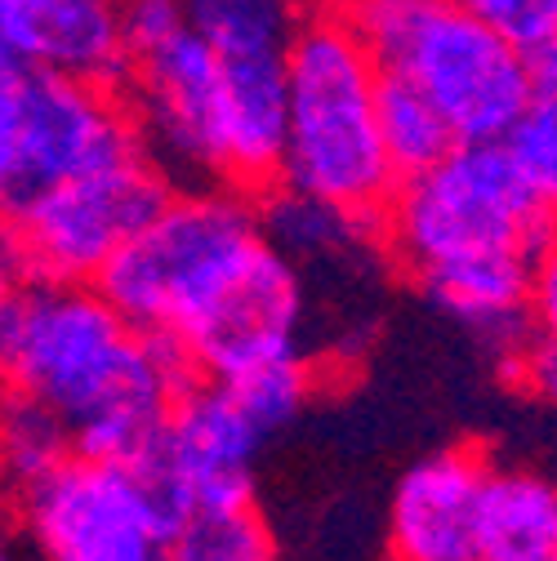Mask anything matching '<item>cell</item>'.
<instances>
[{"mask_svg": "<svg viewBox=\"0 0 557 561\" xmlns=\"http://www.w3.org/2000/svg\"><path fill=\"white\" fill-rule=\"evenodd\" d=\"M5 397L36 401L94 459L148 463L196 379L183 347L134 325L99 280L10 276L0 299Z\"/></svg>", "mask_w": 557, "mask_h": 561, "instance_id": "6da1fadb", "label": "cell"}, {"mask_svg": "<svg viewBox=\"0 0 557 561\" xmlns=\"http://www.w3.org/2000/svg\"><path fill=\"white\" fill-rule=\"evenodd\" d=\"M557 209L509 144H459L401 174L379 215L393 272L504 362L531 339V272Z\"/></svg>", "mask_w": 557, "mask_h": 561, "instance_id": "7a4b0ae2", "label": "cell"}, {"mask_svg": "<svg viewBox=\"0 0 557 561\" xmlns=\"http://www.w3.org/2000/svg\"><path fill=\"white\" fill-rule=\"evenodd\" d=\"M384 62L357 19L312 5L291 45L282 187L379 219L401 174L379 121Z\"/></svg>", "mask_w": 557, "mask_h": 561, "instance_id": "3957f363", "label": "cell"}, {"mask_svg": "<svg viewBox=\"0 0 557 561\" xmlns=\"http://www.w3.org/2000/svg\"><path fill=\"white\" fill-rule=\"evenodd\" d=\"M263 241L259 196L228 183H179L99 286L134 325L179 343Z\"/></svg>", "mask_w": 557, "mask_h": 561, "instance_id": "277c9868", "label": "cell"}, {"mask_svg": "<svg viewBox=\"0 0 557 561\" xmlns=\"http://www.w3.org/2000/svg\"><path fill=\"white\" fill-rule=\"evenodd\" d=\"M388 72L420 85L459 144H504L531 94V54L455 0H388L357 19Z\"/></svg>", "mask_w": 557, "mask_h": 561, "instance_id": "5b68a950", "label": "cell"}, {"mask_svg": "<svg viewBox=\"0 0 557 561\" xmlns=\"http://www.w3.org/2000/svg\"><path fill=\"white\" fill-rule=\"evenodd\" d=\"M14 526L36 561H166L179 508L144 463L62 455L10 481Z\"/></svg>", "mask_w": 557, "mask_h": 561, "instance_id": "8992f818", "label": "cell"}, {"mask_svg": "<svg viewBox=\"0 0 557 561\" xmlns=\"http://www.w3.org/2000/svg\"><path fill=\"white\" fill-rule=\"evenodd\" d=\"M174 187V174L148 152V144L62 179L5 209V272L99 280Z\"/></svg>", "mask_w": 557, "mask_h": 561, "instance_id": "52a82bcc", "label": "cell"}, {"mask_svg": "<svg viewBox=\"0 0 557 561\" xmlns=\"http://www.w3.org/2000/svg\"><path fill=\"white\" fill-rule=\"evenodd\" d=\"M138 144L144 134L116 85L45 72V67H0V201L5 209Z\"/></svg>", "mask_w": 557, "mask_h": 561, "instance_id": "ba28073f", "label": "cell"}, {"mask_svg": "<svg viewBox=\"0 0 557 561\" xmlns=\"http://www.w3.org/2000/svg\"><path fill=\"white\" fill-rule=\"evenodd\" d=\"M148 152L174 183H219L224 174V62L192 19L129 45L121 85Z\"/></svg>", "mask_w": 557, "mask_h": 561, "instance_id": "9c48e42d", "label": "cell"}, {"mask_svg": "<svg viewBox=\"0 0 557 561\" xmlns=\"http://www.w3.org/2000/svg\"><path fill=\"white\" fill-rule=\"evenodd\" d=\"M179 347L201 379H237L295 357L317 362L312 295L299 263L268 237L187 325Z\"/></svg>", "mask_w": 557, "mask_h": 561, "instance_id": "30bf717a", "label": "cell"}, {"mask_svg": "<svg viewBox=\"0 0 557 561\" xmlns=\"http://www.w3.org/2000/svg\"><path fill=\"white\" fill-rule=\"evenodd\" d=\"M272 433L246 405L232 379H192L179 397L157 455L144 463L179 517L205 504L254 500V468Z\"/></svg>", "mask_w": 557, "mask_h": 561, "instance_id": "8fae6325", "label": "cell"}, {"mask_svg": "<svg viewBox=\"0 0 557 561\" xmlns=\"http://www.w3.org/2000/svg\"><path fill=\"white\" fill-rule=\"evenodd\" d=\"M486 472L491 455L481 446H442L414 459L388 500V561H477Z\"/></svg>", "mask_w": 557, "mask_h": 561, "instance_id": "7c38bea8", "label": "cell"}, {"mask_svg": "<svg viewBox=\"0 0 557 561\" xmlns=\"http://www.w3.org/2000/svg\"><path fill=\"white\" fill-rule=\"evenodd\" d=\"M0 54L14 67L125 85V0H0Z\"/></svg>", "mask_w": 557, "mask_h": 561, "instance_id": "4fadbf2b", "label": "cell"}, {"mask_svg": "<svg viewBox=\"0 0 557 561\" xmlns=\"http://www.w3.org/2000/svg\"><path fill=\"white\" fill-rule=\"evenodd\" d=\"M477 561H557V477L491 459L481 485Z\"/></svg>", "mask_w": 557, "mask_h": 561, "instance_id": "5bb4252c", "label": "cell"}, {"mask_svg": "<svg viewBox=\"0 0 557 561\" xmlns=\"http://www.w3.org/2000/svg\"><path fill=\"white\" fill-rule=\"evenodd\" d=\"M166 561H282V543L254 500L205 504L174 522Z\"/></svg>", "mask_w": 557, "mask_h": 561, "instance_id": "9a60e30c", "label": "cell"}, {"mask_svg": "<svg viewBox=\"0 0 557 561\" xmlns=\"http://www.w3.org/2000/svg\"><path fill=\"white\" fill-rule=\"evenodd\" d=\"M379 121H384V144L393 152L397 174L429 170L451 148H459V138H455L451 121L442 116V107L420 85L388 72V67H384V85H379Z\"/></svg>", "mask_w": 557, "mask_h": 561, "instance_id": "2e32d148", "label": "cell"}, {"mask_svg": "<svg viewBox=\"0 0 557 561\" xmlns=\"http://www.w3.org/2000/svg\"><path fill=\"white\" fill-rule=\"evenodd\" d=\"M192 27L219 54L291 49L304 23L299 0H183Z\"/></svg>", "mask_w": 557, "mask_h": 561, "instance_id": "e0dca14e", "label": "cell"}, {"mask_svg": "<svg viewBox=\"0 0 557 561\" xmlns=\"http://www.w3.org/2000/svg\"><path fill=\"white\" fill-rule=\"evenodd\" d=\"M504 144L535 192L557 209V45L531 54V94Z\"/></svg>", "mask_w": 557, "mask_h": 561, "instance_id": "ac0fdd59", "label": "cell"}, {"mask_svg": "<svg viewBox=\"0 0 557 561\" xmlns=\"http://www.w3.org/2000/svg\"><path fill=\"white\" fill-rule=\"evenodd\" d=\"M72 437L49 410H41L36 401L23 397H5V468L10 481H23L49 463H58L62 455H72Z\"/></svg>", "mask_w": 557, "mask_h": 561, "instance_id": "d6986e66", "label": "cell"}, {"mask_svg": "<svg viewBox=\"0 0 557 561\" xmlns=\"http://www.w3.org/2000/svg\"><path fill=\"white\" fill-rule=\"evenodd\" d=\"M455 5L481 14L486 23H496L526 54L557 45V0H455Z\"/></svg>", "mask_w": 557, "mask_h": 561, "instance_id": "ffe728a7", "label": "cell"}, {"mask_svg": "<svg viewBox=\"0 0 557 561\" xmlns=\"http://www.w3.org/2000/svg\"><path fill=\"white\" fill-rule=\"evenodd\" d=\"M531 334L548 347H557V224L535 259L531 272Z\"/></svg>", "mask_w": 557, "mask_h": 561, "instance_id": "44dd1931", "label": "cell"}, {"mask_svg": "<svg viewBox=\"0 0 557 561\" xmlns=\"http://www.w3.org/2000/svg\"><path fill=\"white\" fill-rule=\"evenodd\" d=\"M321 10H334V14H348V19H366L371 10L388 5V0H317Z\"/></svg>", "mask_w": 557, "mask_h": 561, "instance_id": "7402d4cb", "label": "cell"}]
</instances>
